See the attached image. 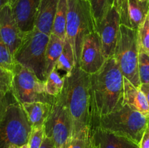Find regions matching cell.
<instances>
[{"label": "cell", "mask_w": 149, "mask_h": 148, "mask_svg": "<svg viewBox=\"0 0 149 148\" xmlns=\"http://www.w3.org/2000/svg\"><path fill=\"white\" fill-rule=\"evenodd\" d=\"M91 126L100 117L123 107L124 75L114 57L97 73L90 75Z\"/></svg>", "instance_id": "cell-1"}, {"label": "cell", "mask_w": 149, "mask_h": 148, "mask_svg": "<svg viewBox=\"0 0 149 148\" xmlns=\"http://www.w3.org/2000/svg\"><path fill=\"white\" fill-rule=\"evenodd\" d=\"M59 97L69 112L73 126L72 134L90 131V74L75 67L69 75H65V84Z\"/></svg>", "instance_id": "cell-2"}, {"label": "cell", "mask_w": 149, "mask_h": 148, "mask_svg": "<svg viewBox=\"0 0 149 148\" xmlns=\"http://www.w3.org/2000/svg\"><path fill=\"white\" fill-rule=\"evenodd\" d=\"M148 119L125 104L119 110L99 118L90 129L100 127L115 134L129 138L139 145L148 126Z\"/></svg>", "instance_id": "cell-3"}, {"label": "cell", "mask_w": 149, "mask_h": 148, "mask_svg": "<svg viewBox=\"0 0 149 148\" xmlns=\"http://www.w3.org/2000/svg\"><path fill=\"white\" fill-rule=\"evenodd\" d=\"M66 39L72 48L76 67L79 65L83 41L87 36L96 31V26L87 0H67Z\"/></svg>", "instance_id": "cell-4"}, {"label": "cell", "mask_w": 149, "mask_h": 148, "mask_svg": "<svg viewBox=\"0 0 149 148\" xmlns=\"http://www.w3.org/2000/svg\"><path fill=\"white\" fill-rule=\"evenodd\" d=\"M31 129L23 106L14 97L0 116V148L27 144Z\"/></svg>", "instance_id": "cell-5"}, {"label": "cell", "mask_w": 149, "mask_h": 148, "mask_svg": "<svg viewBox=\"0 0 149 148\" xmlns=\"http://www.w3.org/2000/svg\"><path fill=\"white\" fill-rule=\"evenodd\" d=\"M49 36L34 28L25 33L23 41L14 55L15 63L33 72L42 81L46 75V49Z\"/></svg>", "instance_id": "cell-6"}, {"label": "cell", "mask_w": 149, "mask_h": 148, "mask_svg": "<svg viewBox=\"0 0 149 148\" xmlns=\"http://www.w3.org/2000/svg\"><path fill=\"white\" fill-rule=\"evenodd\" d=\"M139 51L138 30L121 25L119 41L113 57L124 77L136 87H140L141 84L138 73Z\"/></svg>", "instance_id": "cell-7"}, {"label": "cell", "mask_w": 149, "mask_h": 148, "mask_svg": "<svg viewBox=\"0 0 149 148\" xmlns=\"http://www.w3.org/2000/svg\"><path fill=\"white\" fill-rule=\"evenodd\" d=\"M12 93L21 104L34 102L55 104L58 99L47 93L45 81L40 80L33 72L17 63H15L13 71Z\"/></svg>", "instance_id": "cell-8"}, {"label": "cell", "mask_w": 149, "mask_h": 148, "mask_svg": "<svg viewBox=\"0 0 149 148\" xmlns=\"http://www.w3.org/2000/svg\"><path fill=\"white\" fill-rule=\"evenodd\" d=\"M45 136L50 139L55 148H62L72 134L73 126L69 112L58 96L44 125Z\"/></svg>", "instance_id": "cell-9"}, {"label": "cell", "mask_w": 149, "mask_h": 148, "mask_svg": "<svg viewBox=\"0 0 149 148\" xmlns=\"http://www.w3.org/2000/svg\"><path fill=\"white\" fill-rule=\"evenodd\" d=\"M106 60L100 36L97 31L93 32L86 36L83 41L79 68L92 75L98 72Z\"/></svg>", "instance_id": "cell-10"}, {"label": "cell", "mask_w": 149, "mask_h": 148, "mask_svg": "<svg viewBox=\"0 0 149 148\" xmlns=\"http://www.w3.org/2000/svg\"><path fill=\"white\" fill-rule=\"evenodd\" d=\"M120 26L119 12L113 4L97 28L107 59L114 56L120 33Z\"/></svg>", "instance_id": "cell-11"}, {"label": "cell", "mask_w": 149, "mask_h": 148, "mask_svg": "<svg viewBox=\"0 0 149 148\" xmlns=\"http://www.w3.org/2000/svg\"><path fill=\"white\" fill-rule=\"evenodd\" d=\"M121 25L138 30L149 15V0H115Z\"/></svg>", "instance_id": "cell-12"}, {"label": "cell", "mask_w": 149, "mask_h": 148, "mask_svg": "<svg viewBox=\"0 0 149 148\" xmlns=\"http://www.w3.org/2000/svg\"><path fill=\"white\" fill-rule=\"evenodd\" d=\"M0 35L14 57L23 41L25 33L19 28L10 4L0 10Z\"/></svg>", "instance_id": "cell-13"}, {"label": "cell", "mask_w": 149, "mask_h": 148, "mask_svg": "<svg viewBox=\"0 0 149 148\" xmlns=\"http://www.w3.org/2000/svg\"><path fill=\"white\" fill-rule=\"evenodd\" d=\"M41 0H16L11 6L13 14L23 33L35 28V21Z\"/></svg>", "instance_id": "cell-14"}, {"label": "cell", "mask_w": 149, "mask_h": 148, "mask_svg": "<svg viewBox=\"0 0 149 148\" xmlns=\"http://www.w3.org/2000/svg\"><path fill=\"white\" fill-rule=\"evenodd\" d=\"M91 141L96 148H139V145L129 138L94 127L90 129Z\"/></svg>", "instance_id": "cell-15"}, {"label": "cell", "mask_w": 149, "mask_h": 148, "mask_svg": "<svg viewBox=\"0 0 149 148\" xmlns=\"http://www.w3.org/2000/svg\"><path fill=\"white\" fill-rule=\"evenodd\" d=\"M59 0H41L35 21V29L50 36Z\"/></svg>", "instance_id": "cell-16"}, {"label": "cell", "mask_w": 149, "mask_h": 148, "mask_svg": "<svg viewBox=\"0 0 149 148\" xmlns=\"http://www.w3.org/2000/svg\"><path fill=\"white\" fill-rule=\"evenodd\" d=\"M123 104L130 106L133 110L149 118V105L145 94L140 87L134 86L125 77H124Z\"/></svg>", "instance_id": "cell-17"}, {"label": "cell", "mask_w": 149, "mask_h": 148, "mask_svg": "<svg viewBox=\"0 0 149 148\" xmlns=\"http://www.w3.org/2000/svg\"><path fill=\"white\" fill-rule=\"evenodd\" d=\"M53 104L45 102H34L22 104L31 128L45 125L52 111Z\"/></svg>", "instance_id": "cell-18"}, {"label": "cell", "mask_w": 149, "mask_h": 148, "mask_svg": "<svg viewBox=\"0 0 149 148\" xmlns=\"http://www.w3.org/2000/svg\"><path fill=\"white\" fill-rule=\"evenodd\" d=\"M64 41L58 36L52 34L49 36V41L46 49V75L53 70L55 63L59 59L64 48Z\"/></svg>", "instance_id": "cell-19"}, {"label": "cell", "mask_w": 149, "mask_h": 148, "mask_svg": "<svg viewBox=\"0 0 149 148\" xmlns=\"http://www.w3.org/2000/svg\"><path fill=\"white\" fill-rule=\"evenodd\" d=\"M68 4L67 0H59L58 9L54 19L52 34L58 36L62 40L66 39V23Z\"/></svg>", "instance_id": "cell-20"}, {"label": "cell", "mask_w": 149, "mask_h": 148, "mask_svg": "<svg viewBox=\"0 0 149 148\" xmlns=\"http://www.w3.org/2000/svg\"><path fill=\"white\" fill-rule=\"evenodd\" d=\"M76 67L75 59L71 44L67 39L64 41V48L59 59L55 63L53 69L57 71H63L65 72V75H69Z\"/></svg>", "instance_id": "cell-21"}, {"label": "cell", "mask_w": 149, "mask_h": 148, "mask_svg": "<svg viewBox=\"0 0 149 148\" xmlns=\"http://www.w3.org/2000/svg\"><path fill=\"white\" fill-rule=\"evenodd\" d=\"M58 71L53 69L47 77L45 89L49 96L58 97L61 94L65 84V75L61 76Z\"/></svg>", "instance_id": "cell-22"}, {"label": "cell", "mask_w": 149, "mask_h": 148, "mask_svg": "<svg viewBox=\"0 0 149 148\" xmlns=\"http://www.w3.org/2000/svg\"><path fill=\"white\" fill-rule=\"evenodd\" d=\"M87 1L90 3L91 7L92 13L95 22L96 31H97V27L109 10L113 5L115 0H87Z\"/></svg>", "instance_id": "cell-23"}, {"label": "cell", "mask_w": 149, "mask_h": 148, "mask_svg": "<svg viewBox=\"0 0 149 148\" xmlns=\"http://www.w3.org/2000/svg\"><path fill=\"white\" fill-rule=\"evenodd\" d=\"M91 139L90 131L71 134L62 148H89Z\"/></svg>", "instance_id": "cell-24"}, {"label": "cell", "mask_w": 149, "mask_h": 148, "mask_svg": "<svg viewBox=\"0 0 149 148\" xmlns=\"http://www.w3.org/2000/svg\"><path fill=\"white\" fill-rule=\"evenodd\" d=\"M0 66L10 71H14L15 62L10 49L0 35Z\"/></svg>", "instance_id": "cell-25"}, {"label": "cell", "mask_w": 149, "mask_h": 148, "mask_svg": "<svg viewBox=\"0 0 149 148\" xmlns=\"http://www.w3.org/2000/svg\"><path fill=\"white\" fill-rule=\"evenodd\" d=\"M138 73L141 84H149V55L140 49Z\"/></svg>", "instance_id": "cell-26"}, {"label": "cell", "mask_w": 149, "mask_h": 148, "mask_svg": "<svg viewBox=\"0 0 149 148\" xmlns=\"http://www.w3.org/2000/svg\"><path fill=\"white\" fill-rule=\"evenodd\" d=\"M138 32L140 49L149 55V15L139 27Z\"/></svg>", "instance_id": "cell-27"}, {"label": "cell", "mask_w": 149, "mask_h": 148, "mask_svg": "<svg viewBox=\"0 0 149 148\" xmlns=\"http://www.w3.org/2000/svg\"><path fill=\"white\" fill-rule=\"evenodd\" d=\"M13 72L0 66V94H7L12 91Z\"/></svg>", "instance_id": "cell-28"}, {"label": "cell", "mask_w": 149, "mask_h": 148, "mask_svg": "<svg viewBox=\"0 0 149 148\" xmlns=\"http://www.w3.org/2000/svg\"><path fill=\"white\" fill-rule=\"evenodd\" d=\"M45 138V129L43 126L32 128L29 139V148H40Z\"/></svg>", "instance_id": "cell-29"}, {"label": "cell", "mask_w": 149, "mask_h": 148, "mask_svg": "<svg viewBox=\"0 0 149 148\" xmlns=\"http://www.w3.org/2000/svg\"><path fill=\"white\" fill-rule=\"evenodd\" d=\"M14 97L12 91L7 94H0V116L5 111L7 106Z\"/></svg>", "instance_id": "cell-30"}, {"label": "cell", "mask_w": 149, "mask_h": 148, "mask_svg": "<svg viewBox=\"0 0 149 148\" xmlns=\"http://www.w3.org/2000/svg\"><path fill=\"white\" fill-rule=\"evenodd\" d=\"M139 148H149V126L146 129L144 134L139 143Z\"/></svg>", "instance_id": "cell-31"}, {"label": "cell", "mask_w": 149, "mask_h": 148, "mask_svg": "<svg viewBox=\"0 0 149 148\" xmlns=\"http://www.w3.org/2000/svg\"><path fill=\"white\" fill-rule=\"evenodd\" d=\"M40 148H55V147L54 145V143L52 142V141L50 139H49V138L45 136L43 142H42V145Z\"/></svg>", "instance_id": "cell-32"}, {"label": "cell", "mask_w": 149, "mask_h": 148, "mask_svg": "<svg viewBox=\"0 0 149 148\" xmlns=\"http://www.w3.org/2000/svg\"><path fill=\"white\" fill-rule=\"evenodd\" d=\"M140 89L141 91H143L144 94H145L146 100L148 101V105H149V84H142L140 86Z\"/></svg>", "instance_id": "cell-33"}, {"label": "cell", "mask_w": 149, "mask_h": 148, "mask_svg": "<svg viewBox=\"0 0 149 148\" xmlns=\"http://www.w3.org/2000/svg\"><path fill=\"white\" fill-rule=\"evenodd\" d=\"M10 4V0H0V10H1L3 7H5L7 4Z\"/></svg>", "instance_id": "cell-34"}, {"label": "cell", "mask_w": 149, "mask_h": 148, "mask_svg": "<svg viewBox=\"0 0 149 148\" xmlns=\"http://www.w3.org/2000/svg\"><path fill=\"white\" fill-rule=\"evenodd\" d=\"M19 148H29V144H26V145H22V146H20Z\"/></svg>", "instance_id": "cell-35"}, {"label": "cell", "mask_w": 149, "mask_h": 148, "mask_svg": "<svg viewBox=\"0 0 149 148\" xmlns=\"http://www.w3.org/2000/svg\"><path fill=\"white\" fill-rule=\"evenodd\" d=\"M90 148H96L94 146V145H93V142H92L91 140H90Z\"/></svg>", "instance_id": "cell-36"}, {"label": "cell", "mask_w": 149, "mask_h": 148, "mask_svg": "<svg viewBox=\"0 0 149 148\" xmlns=\"http://www.w3.org/2000/svg\"><path fill=\"white\" fill-rule=\"evenodd\" d=\"M15 1L16 0H10V5H13V4H14L15 2Z\"/></svg>", "instance_id": "cell-37"}, {"label": "cell", "mask_w": 149, "mask_h": 148, "mask_svg": "<svg viewBox=\"0 0 149 148\" xmlns=\"http://www.w3.org/2000/svg\"><path fill=\"white\" fill-rule=\"evenodd\" d=\"M10 148H19L18 147H16V146H13V147H11Z\"/></svg>", "instance_id": "cell-38"}, {"label": "cell", "mask_w": 149, "mask_h": 148, "mask_svg": "<svg viewBox=\"0 0 149 148\" xmlns=\"http://www.w3.org/2000/svg\"><path fill=\"white\" fill-rule=\"evenodd\" d=\"M148 126H149V119H148Z\"/></svg>", "instance_id": "cell-39"}, {"label": "cell", "mask_w": 149, "mask_h": 148, "mask_svg": "<svg viewBox=\"0 0 149 148\" xmlns=\"http://www.w3.org/2000/svg\"><path fill=\"white\" fill-rule=\"evenodd\" d=\"M90 140H91V139H90ZM89 148H90V147H89Z\"/></svg>", "instance_id": "cell-40"}]
</instances>
